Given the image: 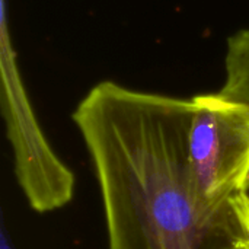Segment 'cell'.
<instances>
[{
	"instance_id": "2",
	"label": "cell",
	"mask_w": 249,
	"mask_h": 249,
	"mask_svg": "<svg viewBox=\"0 0 249 249\" xmlns=\"http://www.w3.org/2000/svg\"><path fill=\"white\" fill-rule=\"evenodd\" d=\"M188 153L194 190L209 214L231 209V198L248 190L249 107L220 92L193 98Z\"/></svg>"
},
{
	"instance_id": "3",
	"label": "cell",
	"mask_w": 249,
	"mask_h": 249,
	"mask_svg": "<svg viewBox=\"0 0 249 249\" xmlns=\"http://www.w3.org/2000/svg\"><path fill=\"white\" fill-rule=\"evenodd\" d=\"M3 114L13 149L15 174L29 207L38 213L58 210L74 194V175L47 142L22 88L13 50L3 42Z\"/></svg>"
},
{
	"instance_id": "1",
	"label": "cell",
	"mask_w": 249,
	"mask_h": 249,
	"mask_svg": "<svg viewBox=\"0 0 249 249\" xmlns=\"http://www.w3.org/2000/svg\"><path fill=\"white\" fill-rule=\"evenodd\" d=\"M193 99L101 82L73 112L99 185L108 249H228L232 207L209 214L190 168Z\"/></svg>"
},
{
	"instance_id": "4",
	"label": "cell",
	"mask_w": 249,
	"mask_h": 249,
	"mask_svg": "<svg viewBox=\"0 0 249 249\" xmlns=\"http://www.w3.org/2000/svg\"><path fill=\"white\" fill-rule=\"evenodd\" d=\"M228 249H248V248H247V244H245V241H244V238H242L236 245H233L232 248H228Z\"/></svg>"
},
{
	"instance_id": "5",
	"label": "cell",
	"mask_w": 249,
	"mask_h": 249,
	"mask_svg": "<svg viewBox=\"0 0 249 249\" xmlns=\"http://www.w3.org/2000/svg\"><path fill=\"white\" fill-rule=\"evenodd\" d=\"M248 191H249V184H248Z\"/></svg>"
}]
</instances>
